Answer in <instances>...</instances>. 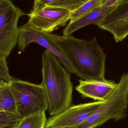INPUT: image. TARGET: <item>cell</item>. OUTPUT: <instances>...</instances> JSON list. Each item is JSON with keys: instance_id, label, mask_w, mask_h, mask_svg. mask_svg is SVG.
<instances>
[{"instance_id": "12", "label": "cell", "mask_w": 128, "mask_h": 128, "mask_svg": "<svg viewBox=\"0 0 128 128\" xmlns=\"http://www.w3.org/2000/svg\"><path fill=\"white\" fill-rule=\"evenodd\" d=\"M0 109L5 112L17 114L15 98L10 83L0 88Z\"/></svg>"}, {"instance_id": "18", "label": "cell", "mask_w": 128, "mask_h": 128, "mask_svg": "<svg viewBox=\"0 0 128 128\" xmlns=\"http://www.w3.org/2000/svg\"><path fill=\"white\" fill-rule=\"evenodd\" d=\"M54 0H34L33 9L30 13L38 12Z\"/></svg>"}, {"instance_id": "11", "label": "cell", "mask_w": 128, "mask_h": 128, "mask_svg": "<svg viewBox=\"0 0 128 128\" xmlns=\"http://www.w3.org/2000/svg\"><path fill=\"white\" fill-rule=\"evenodd\" d=\"M117 6L101 7L74 21L69 22L63 31V35L70 36L74 32L91 24L98 25L105 16Z\"/></svg>"}, {"instance_id": "9", "label": "cell", "mask_w": 128, "mask_h": 128, "mask_svg": "<svg viewBox=\"0 0 128 128\" xmlns=\"http://www.w3.org/2000/svg\"><path fill=\"white\" fill-rule=\"evenodd\" d=\"M98 26L110 33L116 42L124 40L128 36V0L108 13Z\"/></svg>"}, {"instance_id": "2", "label": "cell", "mask_w": 128, "mask_h": 128, "mask_svg": "<svg viewBox=\"0 0 128 128\" xmlns=\"http://www.w3.org/2000/svg\"><path fill=\"white\" fill-rule=\"evenodd\" d=\"M42 82L46 91L50 116L60 113L70 107L73 85L69 73L58 59L47 50L42 54Z\"/></svg>"}, {"instance_id": "16", "label": "cell", "mask_w": 128, "mask_h": 128, "mask_svg": "<svg viewBox=\"0 0 128 128\" xmlns=\"http://www.w3.org/2000/svg\"><path fill=\"white\" fill-rule=\"evenodd\" d=\"M89 0H55L46 6L64 8L72 12Z\"/></svg>"}, {"instance_id": "22", "label": "cell", "mask_w": 128, "mask_h": 128, "mask_svg": "<svg viewBox=\"0 0 128 128\" xmlns=\"http://www.w3.org/2000/svg\"><path fill=\"white\" fill-rule=\"evenodd\" d=\"M126 100H127V103L128 104V91L127 93V97H126Z\"/></svg>"}, {"instance_id": "17", "label": "cell", "mask_w": 128, "mask_h": 128, "mask_svg": "<svg viewBox=\"0 0 128 128\" xmlns=\"http://www.w3.org/2000/svg\"><path fill=\"white\" fill-rule=\"evenodd\" d=\"M0 78L8 83L10 82L13 78L10 75L8 66L6 58L0 56Z\"/></svg>"}, {"instance_id": "21", "label": "cell", "mask_w": 128, "mask_h": 128, "mask_svg": "<svg viewBox=\"0 0 128 128\" xmlns=\"http://www.w3.org/2000/svg\"><path fill=\"white\" fill-rule=\"evenodd\" d=\"M76 126H74V127H65V128H46L44 127V128H75Z\"/></svg>"}, {"instance_id": "13", "label": "cell", "mask_w": 128, "mask_h": 128, "mask_svg": "<svg viewBox=\"0 0 128 128\" xmlns=\"http://www.w3.org/2000/svg\"><path fill=\"white\" fill-rule=\"evenodd\" d=\"M46 120L45 112L34 114L22 118L16 128H44Z\"/></svg>"}, {"instance_id": "19", "label": "cell", "mask_w": 128, "mask_h": 128, "mask_svg": "<svg viewBox=\"0 0 128 128\" xmlns=\"http://www.w3.org/2000/svg\"><path fill=\"white\" fill-rule=\"evenodd\" d=\"M124 0H105L102 6L103 7L117 6Z\"/></svg>"}, {"instance_id": "20", "label": "cell", "mask_w": 128, "mask_h": 128, "mask_svg": "<svg viewBox=\"0 0 128 128\" xmlns=\"http://www.w3.org/2000/svg\"><path fill=\"white\" fill-rule=\"evenodd\" d=\"M9 83L6 82L5 80L0 78V88L6 86Z\"/></svg>"}, {"instance_id": "4", "label": "cell", "mask_w": 128, "mask_h": 128, "mask_svg": "<svg viewBox=\"0 0 128 128\" xmlns=\"http://www.w3.org/2000/svg\"><path fill=\"white\" fill-rule=\"evenodd\" d=\"M10 84L15 98L17 114L21 118L48 110L46 94L42 84L14 78Z\"/></svg>"}, {"instance_id": "8", "label": "cell", "mask_w": 128, "mask_h": 128, "mask_svg": "<svg viewBox=\"0 0 128 128\" xmlns=\"http://www.w3.org/2000/svg\"><path fill=\"white\" fill-rule=\"evenodd\" d=\"M27 23L31 27L44 32L52 33L65 25L70 20V12L61 8L46 6L40 11L28 14Z\"/></svg>"}, {"instance_id": "15", "label": "cell", "mask_w": 128, "mask_h": 128, "mask_svg": "<svg viewBox=\"0 0 128 128\" xmlns=\"http://www.w3.org/2000/svg\"><path fill=\"white\" fill-rule=\"evenodd\" d=\"M22 119L17 114L5 112L0 109V128H16Z\"/></svg>"}, {"instance_id": "1", "label": "cell", "mask_w": 128, "mask_h": 128, "mask_svg": "<svg viewBox=\"0 0 128 128\" xmlns=\"http://www.w3.org/2000/svg\"><path fill=\"white\" fill-rule=\"evenodd\" d=\"M58 41L78 76L84 80L105 79L106 55L96 37L87 41L72 34L58 35Z\"/></svg>"}, {"instance_id": "10", "label": "cell", "mask_w": 128, "mask_h": 128, "mask_svg": "<svg viewBox=\"0 0 128 128\" xmlns=\"http://www.w3.org/2000/svg\"><path fill=\"white\" fill-rule=\"evenodd\" d=\"M117 84L115 81L105 79L80 80L75 89L83 97L92 98L97 101L106 102L115 90Z\"/></svg>"}, {"instance_id": "5", "label": "cell", "mask_w": 128, "mask_h": 128, "mask_svg": "<svg viewBox=\"0 0 128 128\" xmlns=\"http://www.w3.org/2000/svg\"><path fill=\"white\" fill-rule=\"evenodd\" d=\"M58 36L52 33L41 31L27 23L18 28V48L20 51L24 52L30 44H38L56 56L69 73L75 74L74 68L58 43Z\"/></svg>"}, {"instance_id": "14", "label": "cell", "mask_w": 128, "mask_h": 128, "mask_svg": "<svg viewBox=\"0 0 128 128\" xmlns=\"http://www.w3.org/2000/svg\"><path fill=\"white\" fill-rule=\"evenodd\" d=\"M105 0H89L74 12H70V22L74 21L87 14L101 7Z\"/></svg>"}, {"instance_id": "3", "label": "cell", "mask_w": 128, "mask_h": 128, "mask_svg": "<svg viewBox=\"0 0 128 128\" xmlns=\"http://www.w3.org/2000/svg\"><path fill=\"white\" fill-rule=\"evenodd\" d=\"M128 73L122 75L117 86L106 102L90 117L75 128H96L111 120L118 121L127 116Z\"/></svg>"}, {"instance_id": "6", "label": "cell", "mask_w": 128, "mask_h": 128, "mask_svg": "<svg viewBox=\"0 0 128 128\" xmlns=\"http://www.w3.org/2000/svg\"><path fill=\"white\" fill-rule=\"evenodd\" d=\"M26 15L11 0H0V56L6 58L16 46L18 22Z\"/></svg>"}, {"instance_id": "7", "label": "cell", "mask_w": 128, "mask_h": 128, "mask_svg": "<svg viewBox=\"0 0 128 128\" xmlns=\"http://www.w3.org/2000/svg\"><path fill=\"white\" fill-rule=\"evenodd\" d=\"M104 101H96L70 106L60 113L47 120L46 128H61L77 126L86 121Z\"/></svg>"}]
</instances>
